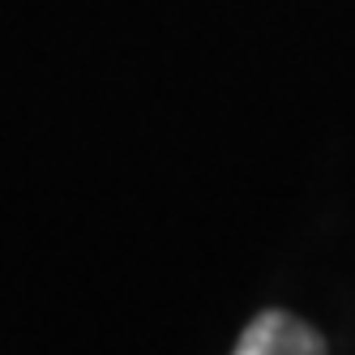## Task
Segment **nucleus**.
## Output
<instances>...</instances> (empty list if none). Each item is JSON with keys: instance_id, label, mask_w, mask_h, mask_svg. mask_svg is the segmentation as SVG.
Segmentation results:
<instances>
[{"instance_id": "1", "label": "nucleus", "mask_w": 355, "mask_h": 355, "mask_svg": "<svg viewBox=\"0 0 355 355\" xmlns=\"http://www.w3.org/2000/svg\"><path fill=\"white\" fill-rule=\"evenodd\" d=\"M321 351H325V338L313 325H304L278 309H266L236 343V355H321Z\"/></svg>"}]
</instances>
